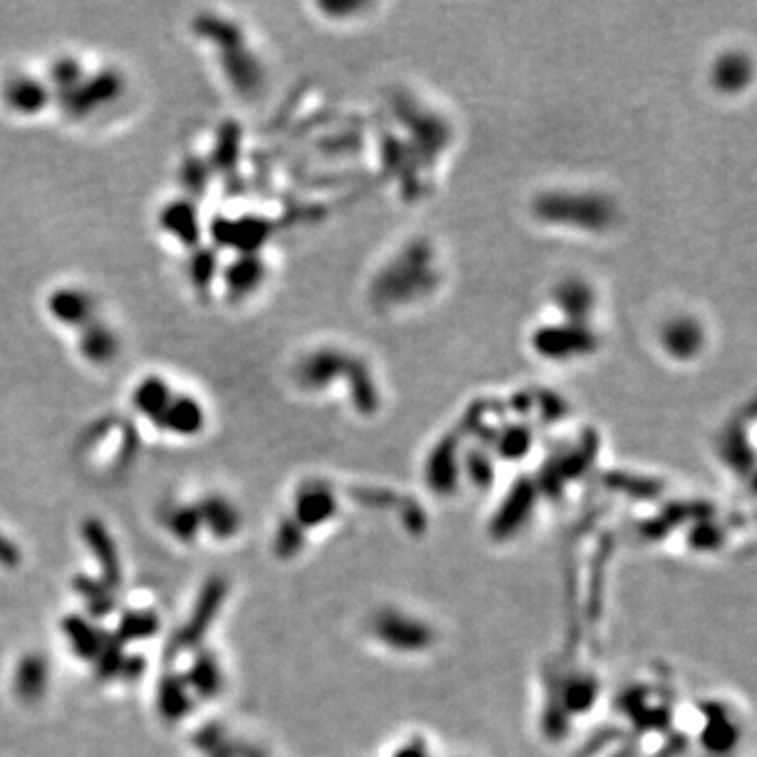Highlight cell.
Wrapping results in <instances>:
<instances>
[{"instance_id": "obj_1", "label": "cell", "mask_w": 757, "mask_h": 757, "mask_svg": "<svg viewBox=\"0 0 757 757\" xmlns=\"http://www.w3.org/2000/svg\"><path fill=\"white\" fill-rule=\"evenodd\" d=\"M226 595H227V585L224 579L213 576V579H208L205 583V587L200 589V594L196 597V604H194L187 625H184L175 636V646L179 650L196 648L200 640L206 636V631L211 629L215 616L219 615L221 604H224Z\"/></svg>"}, {"instance_id": "obj_2", "label": "cell", "mask_w": 757, "mask_h": 757, "mask_svg": "<svg viewBox=\"0 0 757 757\" xmlns=\"http://www.w3.org/2000/svg\"><path fill=\"white\" fill-rule=\"evenodd\" d=\"M48 311H51L53 321L72 329H82L89 322L95 321V299L85 289H59L48 297Z\"/></svg>"}, {"instance_id": "obj_3", "label": "cell", "mask_w": 757, "mask_h": 757, "mask_svg": "<svg viewBox=\"0 0 757 757\" xmlns=\"http://www.w3.org/2000/svg\"><path fill=\"white\" fill-rule=\"evenodd\" d=\"M154 426L175 436H196L205 427V408L190 394H173Z\"/></svg>"}, {"instance_id": "obj_4", "label": "cell", "mask_w": 757, "mask_h": 757, "mask_svg": "<svg viewBox=\"0 0 757 757\" xmlns=\"http://www.w3.org/2000/svg\"><path fill=\"white\" fill-rule=\"evenodd\" d=\"M51 97V85L16 74L3 85V103L13 114H38Z\"/></svg>"}, {"instance_id": "obj_5", "label": "cell", "mask_w": 757, "mask_h": 757, "mask_svg": "<svg viewBox=\"0 0 757 757\" xmlns=\"http://www.w3.org/2000/svg\"><path fill=\"white\" fill-rule=\"evenodd\" d=\"M82 537H85V543L89 545V550H91L97 564L101 566L103 581H106L110 587L118 585L122 576V568L121 558H118L116 552V543L112 534L108 532V528L103 526L100 520H87V522L82 524Z\"/></svg>"}, {"instance_id": "obj_6", "label": "cell", "mask_w": 757, "mask_h": 757, "mask_svg": "<svg viewBox=\"0 0 757 757\" xmlns=\"http://www.w3.org/2000/svg\"><path fill=\"white\" fill-rule=\"evenodd\" d=\"M48 686V665L40 655L19 658L13 671V692L24 703H37L45 697Z\"/></svg>"}, {"instance_id": "obj_7", "label": "cell", "mask_w": 757, "mask_h": 757, "mask_svg": "<svg viewBox=\"0 0 757 757\" xmlns=\"http://www.w3.org/2000/svg\"><path fill=\"white\" fill-rule=\"evenodd\" d=\"M79 350L87 363L103 366L112 363L118 356V352H121V339L116 337V332L110 329V326L95 318L93 322H89L80 329Z\"/></svg>"}, {"instance_id": "obj_8", "label": "cell", "mask_w": 757, "mask_h": 757, "mask_svg": "<svg viewBox=\"0 0 757 757\" xmlns=\"http://www.w3.org/2000/svg\"><path fill=\"white\" fill-rule=\"evenodd\" d=\"M200 522L217 541L232 539L240 531V513L224 497L211 495L200 501L196 507Z\"/></svg>"}, {"instance_id": "obj_9", "label": "cell", "mask_w": 757, "mask_h": 757, "mask_svg": "<svg viewBox=\"0 0 757 757\" xmlns=\"http://www.w3.org/2000/svg\"><path fill=\"white\" fill-rule=\"evenodd\" d=\"M185 684L187 689L194 690L198 697L203 699H213L217 697L224 689V673H221V665L217 657L213 652H200V655L194 658V663L185 673Z\"/></svg>"}, {"instance_id": "obj_10", "label": "cell", "mask_w": 757, "mask_h": 757, "mask_svg": "<svg viewBox=\"0 0 757 757\" xmlns=\"http://www.w3.org/2000/svg\"><path fill=\"white\" fill-rule=\"evenodd\" d=\"M173 394L175 392H173L169 381L158 377V374H150V377L139 381L133 390V408L154 423L169 405Z\"/></svg>"}, {"instance_id": "obj_11", "label": "cell", "mask_w": 757, "mask_h": 757, "mask_svg": "<svg viewBox=\"0 0 757 757\" xmlns=\"http://www.w3.org/2000/svg\"><path fill=\"white\" fill-rule=\"evenodd\" d=\"M703 343V331L692 318H676L663 329V347L671 356H682L689 360L700 352Z\"/></svg>"}, {"instance_id": "obj_12", "label": "cell", "mask_w": 757, "mask_h": 757, "mask_svg": "<svg viewBox=\"0 0 757 757\" xmlns=\"http://www.w3.org/2000/svg\"><path fill=\"white\" fill-rule=\"evenodd\" d=\"M61 629H64V634L68 637L69 646H72L74 655L82 658V661L93 663L97 655H100L103 640H106V631L95 629L87 619H82V616H76V615L66 616Z\"/></svg>"}, {"instance_id": "obj_13", "label": "cell", "mask_w": 757, "mask_h": 757, "mask_svg": "<svg viewBox=\"0 0 757 757\" xmlns=\"http://www.w3.org/2000/svg\"><path fill=\"white\" fill-rule=\"evenodd\" d=\"M158 711L166 721H179L192 711V694L185 679L169 673L161 679L156 694Z\"/></svg>"}, {"instance_id": "obj_14", "label": "cell", "mask_w": 757, "mask_h": 757, "mask_svg": "<svg viewBox=\"0 0 757 757\" xmlns=\"http://www.w3.org/2000/svg\"><path fill=\"white\" fill-rule=\"evenodd\" d=\"M332 513V499L326 490L308 486L297 495L295 516L297 526H318L324 524V520Z\"/></svg>"}, {"instance_id": "obj_15", "label": "cell", "mask_w": 757, "mask_h": 757, "mask_svg": "<svg viewBox=\"0 0 757 757\" xmlns=\"http://www.w3.org/2000/svg\"><path fill=\"white\" fill-rule=\"evenodd\" d=\"M74 589H76V594L82 597V600H87L89 613H91L95 619L108 616L114 610L112 587H110L103 579H91V576H76Z\"/></svg>"}, {"instance_id": "obj_16", "label": "cell", "mask_w": 757, "mask_h": 757, "mask_svg": "<svg viewBox=\"0 0 757 757\" xmlns=\"http://www.w3.org/2000/svg\"><path fill=\"white\" fill-rule=\"evenodd\" d=\"M158 627H161V621H158L156 613L152 610H129V613L122 615L121 623H118L116 637L124 642H142L148 640V637L156 636Z\"/></svg>"}, {"instance_id": "obj_17", "label": "cell", "mask_w": 757, "mask_h": 757, "mask_svg": "<svg viewBox=\"0 0 757 757\" xmlns=\"http://www.w3.org/2000/svg\"><path fill=\"white\" fill-rule=\"evenodd\" d=\"M122 661H124L122 642L118 640L116 636L106 634V640H103V644H101L100 655H97V658L93 661L97 676H100L101 679L116 678L118 673H121Z\"/></svg>"}, {"instance_id": "obj_18", "label": "cell", "mask_w": 757, "mask_h": 757, "mask_svg": "<svg viewBox=\"0 0 757 757\" xmlns=\"http://www.w3.org/2000/svg\"><path fill=\"white\" fill-rule=\"evenodd\" d=\"M166 526L171 528V532L175 534L182 543H192V541L198 537L203 522H200L196 507H177V510H173L171 516L166 518Z\"/></svg>"}, {"instance_id": "obj_19", "label": "cell", "mask_w": 757, "mask_h": 757, "mask_svg": "<svg viewBox=\"0 0 757 757\" xmlns=\"http://www.w3.org/2000/svg\"><path fill=\"white\" fill-rule=\"evenodd\" d=\"M303 539L301 532H299L297 522H282L276 532V552L280 558H290L299 552Z\"/></svg>"}, {"instance_id": "obj_20", "label": "cell", "mask_w": 757, "mask_h": 757, "mask_svg": "<svg viewBox=\"0 0 757 757\" xmlns=\"http://www.w3.org/2000/svg\"><path fill=\"white\" fill-rule=\"evenodd\" d=\"M224 742H226V736L219 726H208L205 728V731H200L196 734V745L200 749H205L206 753H213L215 749L224 745Z\"/></svg>"}, {"instance_id": "obj_21", "label": "cell", "mask_w": 757, "mask_h": 757, "mask_svg": "<svg viewBox=\"0 0 757 757\" xmlns=\"http://www.w3.org/2000/svg\"><path fill=\"white\" fill-rule=\"evenodd\" d=\"M143 667H145L143 658H139V657H135V658L133 657H124L122 667H121V673H118V676H122V678H127V679H137L143 673Z\"/></svg>"}, {"instance_id": "obj_22", "label": "cell", "mask_w": 757, "mask_h": 757, "mask_svg": "<svg viewBox=\"0 0 757 757\" xmlns=\"http://www.w3.org/2000/svg\"><path fill=\"white\" fill-rule=\"evenodd\" d=\"M0 564L5 566H17L19 564V552L17 547L6 541L3 534H0Z\"/></svg>"}]
</instances>
